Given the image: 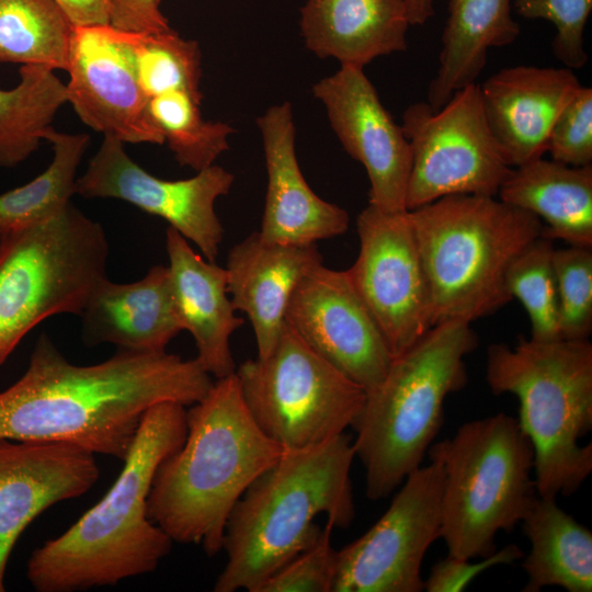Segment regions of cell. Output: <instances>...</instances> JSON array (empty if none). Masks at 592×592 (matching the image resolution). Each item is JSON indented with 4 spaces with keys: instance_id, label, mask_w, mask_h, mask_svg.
<instances>
[{
    "instance_id": "obj_1",
    "label": "cell",
    "mask_w": 592,
    "mask_h": 592,
    "mask_svg": "<svg viewBox=\"0 0 592 592\" xmlns=\"http://www.w3.org/2000/svg\"><path fill=\"white\" fill-rule=\"evenodd\" d=\"M213 384L195 358L166 351L117 350L76 365L43 333L25 373L0 392V439L68 443L124 460L148 409L192 406Z\"/></svg>"
},
{
    "instance_id": "obj_2",
    "label": "cell",
    "mask_w": 592,
    "mask_h": 592,
    "mask_svg": "<svg viewBox=\"0 0 592 592\" xmlns=\"http://www.w3.org/2000/svg\"><path fill=\"white\" fill-rule=\"evenodd\" d=\"M186 430L185 406L166 401L148 409L104 497L32 553L26 577L35 591L111 587L157 569L173 542L149 519L148 494L158 467L183 444Z\"/></svg>"
},
{
    "instance_id": "obj_3",
    "label": "cell",
    "mask_w": 592,
    "mask_h": 592,
    "mask_svg": "<svg viewBox=\"0 0 592 592\" xmlns=\"http://www.w3.org/2000/svg\"><path fill=\"white\" fill-rule=\"evenodd\" d=\"M190 407L185 440L158 467L147 512L173 543L215 556L234 506L285 449L253 421L236 372Z\"/></svg>"
},
{
    "instance_id": "obj_4",
    "label": "cell",
    "mask_w": 592,
    "mask_h": 592,
    "mask_svg": "<svg viewBox=\"0 0 592 592\" xmlns=\"http://www.w3.org/2000/svg\"><path fill=\"white\" fill-rule=\"evenodd\" d=\"M353 440L342 433L321 444L284 451L243 492L227 521V561L215 592H259L295 556L314 545L325 514L348 528L355 516L351 467Z\"/></svg>"
},
{
    "instance_id": "obj_5",
    "label": "cell",
    "mask_w": 592,
    "mask_h": 592,
    "mask_svg": "<svg viewBox=\"0 0 592 592\" xmlns=\"http://www.w3.org/2000/svg\"><path fill=\"white\" fill-rule=\"evenodd\" d=\"M477 346L470 323L432 326L392 357L382 382L365 390L351 428L369 500L387 498L421 466L444 420V401L466 386L465 357Z\"/></svg>"
},
{
    "instance_id": "obj_6",
    "label": "cell",
    "mask_w": 592,
    "mask_h": 592,
    "mask_svg": "<svg viewBox=\"0 0 592 592\" xmlns=\"http://www.w3.org/2000/svg\"><path fill=\"white\" fill-rule=\"evenodd\" d=\"M428 278L431 325L471 323L512 300L506 274L543 223L496 196L460 194L408 210Z\"/></svg>"
},
{
    "instance_id": "obj_7",
    "label": "cell",
    "mask_w": 592,
    "mask_h": 592,
    "mask_svg": "<svg viewBox=\"0 0 592 592\" xmlns=\"http://www.w3.org/2000/svg\"><path fill=\"white\" fill-rule=\"evenodd\" d=\"M486 378L497 395H514L519 423L534 452L536 493H574L592 471V344L588 339L521 340L487 350Z\"/></svg>"
},
{
    "instance_id": "obj_8",
    "label": "cell",
    "mask_w": 592,
    "mask_h": 592,
    "mask_svg": "<svg viewBox=\"0 0 592 592\" xmlns=\"http://www.w3.org/2000/svg\"><path fill=\"white\" fill-rule=\"evenodd\" d=\"M426 454L443 468L440 538L447 556L494 553L497 534L521 524L537 497L533 447L517 419L499 412L468 421Z\"/></svg>"
},
{
    "instance_id": "obj_9",
    "label": "cell",
    "mask_w": 592,
    "mask_h": 592,
    "mask_svg": "<svg viewBox=\"0 0 592 592\" xmlns=\"http://www.w3.org/2000/svg\"><path fill=\"white\" fill-rule=\"evenodd\" d=\"M107 257L102 225L72 203L0 235V366L46 318L82 314L107 278Z\"/></svg>"
},
{
    "instance_id": "obj_10",
    "label": "cell",
    "mask_w": 592,
    "mask_h": 592,
    "mask_svg": "<svg viewBox=\"0 0 592 592\" xmlns=\"http://www.w3.org/2000/svg\"><path fill=\"white\" fill-rule=\"evenodd\" d=\"M236 375L253 421L285 451L318 445L344 433L366 394L286 322L270 355L246 361Z\"/></svg>"
},
{
    "instance_id": "obj_11",
    "label": "cell",
    "mask_w": 592,
    "mask_h": 592,
    "mask_svg": "<svg viewBox=\"0 0 592 592\" xmlns=\"http://www.w3.org/2000/svg\"><path fill=\"white\" fill-rule=\"evenodd\" d=\"M401 128L411 150L407 210L449 195L498 196L512 170L489 130L476 82L437 110L412 103Z\"/></svg>"
},
{
    "instance_id": "obj_12",
    "label": "cell",
    "mask_w": 592,
    "mask_h": 592,
    "mask_svg": "<svg viewBox=\"0 0 592 592\" xmlns=\"http://www.w3.org/2000/svg\"><path fill=\"white\" fill-rule=\"evenodd\" d=\"M401 485L378 521L338 550L332 592L423 591L422 561L441 537L442 465L430 459Z\"/></svg>"
},
{
    "instance_id": "obj_13",
    "label": "cell",
    "mask_w": 592,
    "mask_h": 592,
    "mask_svg": "<svg viewBox=\"0 0 592 592\" xmlns=\"http://www.w3.org/2000/svg\"><path fill=\"white\" fill-rule=\"evenodd\" d=\"M360 250L346 273L396 356L431 327L426 274L408 210L367 205L356 218Z\"/></svg>"
},
{
    "instance_id": "obj_14",
    "label": "cell",
    "mask_w": 592,
    "mask_h": 592,
    "mask_svg": "<svg viewBox=\"0 0 592 592\" xmlns=\"http://www.w3.org/2000/svg\"><path fill=\"white\" fill-rule=\"evenodd\" d=\"M232 173L213 164L184 180L150 174L125 151L118 139L104 136L86 172L77 179L76 194L84 198H116L163 218L204 258L215 262L224 237L215 202L226 195Z\"/></svg>"
},
{
    "instance_id": "obj_15",
    "label": "cell",
    "mask_w": 592,
    "mask_h": 592,
    "mask_svg": "<svg viewBox=\"0 0 592 592\" xmlns=\"http://www.w3.org/2000/svg\"><path fill=\"white\" fill-rule=\"evenodd\" d=\"M285 322L365 390L382 382L394 357L346 270L322 263L310 270L292 294Z\"/></svg>"
},
{
    "instance_id": "obj_16",
    "label": "cell",
    "mask_w": 592,
    "mask_h": 592,
    "mask_svg": "<svg viewBox=\"0 0 592 592\" xmlns=\"http://www.w3.org/2000/svg\"><path fill=\"white\" fill-rule=\"evenodd\" d=\"M66 71L67 102L86 125L123 144H164L118 29L75 26Z\"/></svg>"
},
{
    "instance_id": "obj_17",
    "label": "cell",
    "mask_w": 592,
    "mask_h": 592,
    "mask_svg": "<svg viewBox=\"0 0 592 592\" xmlns=\"http://www.w3.org/2000/svg\"><path fill=\"white\" fill-rule=\"evenodd\" d=\"M312 93L345 151L364 167L368 204L388 213L407 210L410 146L363 68L341 66L314 84Z\"/></svg>"
},
{
    "instance_id": "obj_18",
    "label": "cell",
    "mask_w": 592,
    "mask_h": 592,
    "mask_svg": "<svg viewBox=\"0 0 592 592\" xmlns=\"http://www.w3.org/2000/svg\"><path fill=\"white\" fill-rule=\"evenodd\" d=\"M99 477L94 454L79 446L0 439V592L27 525L52 505L88 492Z\"/></svg>"
},
{
    "instance_id": "obj_19",
    "label": "cell",
    "mask_w": 592,
    "mask_h": 592,
    "mask_svg": "<svg viewBox=\"0 0 592 592\" xmlns=\"http://www.w3.org/2000/svg\"><path fill=\"white\" fill-rule=\"evenodd\" d=\"M257 122L267 173L260 237L266 242L306 246L343 235L350 225L348 212L319 197L301 173L291 104L271 106Z\"/></svg>"
},
{
    "instance_id": "obj_20",
    "label": "cell",
    "mask_w": 592,
    "mask_h": 592,
    "mask_svg": "<svg viewBox=\"0 0 592 592\" xmlns=\"http://www.w3.org/2000/svg\"><path fill=\"white\" fill-rule=\"evenodd\" d=\"M580 86L565 66L526 65L503 68L479 86L489 130L512 168L543 157L555 119Z\"/></svg>"
},
{
    "instance_id": "obj_21",
    "label": "cell",
    "mask_w": 592,
    "mask_h": 592,
    "mask_svg": "<svg viewBox=\"0 0 592 592\" xmlns=\"http://www.w3.org/2000/svg\"><path fill=\"white\" fill-rule=\"evenodd\" d=\"M321 263L316 244L266 242L257 231L230 249L225 267L228 293L234 308L251 322L259 358L275 348L294 289Z\"/></svg>"
},
{
    "instance_id": "obj_22",
    "label": "cell",
    "mask_w": 592,
    "mask_h": 592,
    "mask_svg": "<svg viewBox=\"0 0 592 592\" xmlns=\"http://www.w3.org/2000/svg\"><path fill=\"white\" fill-rule=\"evenodd\" d=\"M87 346L114 344L117 350L162 352L183 325L168 266H152L139 281L106 278L80 315Z\"/></svg>"
},
{
    "instance_id": "obj_23",
    "label": "cell",
    "mask_w": 592,
    "mask_h": 592,
    "mask_svg": "<svg viewBox=\"0 0 592 592\" xmlns=\"http://www.w3.org/2000/svg\"><path fill=\"white\" fill-rule=\"evenodd\" d=\"M166 248L175 305L183 329L194 338L195 360L216 379L234 374L237 367L229 340L243 319L228 296L226 269L204 260L170 226Z\"/></svg>"
},
{
    "instance_id": "obj_24",
    "label": "cell",
    "mask_w": 592,
    "mask_h": 592,
    "mask_svg": "<svg viewBox=\"0 0 592 592\" xmlns=\"http://www.w3.org/2000/svg\"><path fill=\"white\" fill-rule=\"evenodd\" d=\"M409 25L405 0H306L300 10L307 48L341 66L405 50Z\"/></svg>"
},
{
    "instance_id": "obj_25",
    "label": "cell",
    "mask_w": 592,
    "mask_h": 592,
    "mask_svg": "<svg viewBox=\"0 0 592 592\" xmlns=\"http://www.w3.org/2000/svg\"><path fill=\"white\" fill-rule=\"evenodd\" d=\"M498 196L545 221L542 237L592 248V164L535 159L512 168Z\"/></svg>"
},
{
    "instance_id": "obj_26",
    "label": "cell",
    "mask_w": 592,
    "mask_h": 592,
    "mask_svg": "<svg viewBox=\"0 0 592 592\" xmlns=\"http://www.w3.org/2000/svg\"><path fill=\"white\" fill-rule=\"evenodd\" d=\"M512 0H449L442 34L439 68L426 102L442 107L453 93L475 83L490 48L512 44L520 25L511 14Z\"/></svg>"
},
{
    "instance_id": "obj_27",
    "label": "cell",
    "mask_w": 592,
    "mask_h": 592,
    "mask_svg": "<svg viewBox=\"0 0 592 592\" xmlns=\"http://www.w3.org/2000/svg\"><path fill=\"white\" fill-rule=\"evenodd\" d=\"M531 550L523 556L527 576L523 592L558 587L568 592L592 591V533L556 502L536 497L523 517Z\"/></svg>"
},
{
    "instance_id": "obj_28",
    "label": "cell",
    "mask_w": 592,
    "mask_h": 592,
    "mask_svg": "<svg viewBox=\"0 0 592 592\" xmlns=\"http://www.w3.org/2000/svg\"><path fill=\"white\" fill-rule=\"evenodd\" d=\"M19 75L14 88L0 89V168L16 167L32 156L67 103L66 84L55 70L22 65Z\"/></svg>"
},
{
    "instance_id": "obj_29",
    "label": "cell",
    "mask_w": 592,
    "mask_h": 592,
    "mask_svg": "<svg viewBox=\"0 0 592 592\" xmlns=\"http://www.w3.org/2000/svg\"><path fill=\"white\" fill-rule=\"evenodd\" d=\"M50 164L24 185L0 194V235L42 221L62 210L76 194L77 170L89 146L88 134H66L50 126Z\"/></svg>"
},
{
    "instance_id": "obj_30",
    "label": "cell",
    "mask_w": 592,
    "mask_h": 592,
    "mask_svg": "<svg viewBox=\"0 0 592 592\" xmlns=\"http://www.w3.org/2000/svg\"><path fill=\"white\" fill-rule=\"evenodd\" d=\"M73 27L57 0H0V64L66 70Z\"/></svg>"
},
{
    "instance_id": "obj_31",
    "label": "cell",
    "mask_w": 592,
    "mask_h": 592,
    "mask_svg": "<svg viewBox=\"0 0 592 592\" xmlns=\"http://www.w3.org/2000/svg\"><path fill=\"white\" fill-rule=\"evenodd\" d=\"M119 34L148 100L184 91L202 101L201 49L196 41L182 38L172 29L155 33L119 30Z\"/></svg>"
},
{
    "instance_id": "obj_32",
    "label": "cell",
    "mask_w": 592,
    "mask_h": 592,
    "mask_svg": "<svg viewBox=\"0 0 592 592\" xmlns=\"http://www.w3.org/2000/svg\"><path fill=\"white\" fill-rule=\"evenodd\" d=\"M200 105L184 91L166 92L148 101L149 114L177 161L196 172L214 164L228 149L234 133L226 123L204 121Z\"/></svg>"
},
{
    "instance_id": "obj_33",
    "label": "cell",
    "mask_w": 592,
    "mask_h": 592,
    "mask_svg": "<svg viewBox=\"0 0 592 592\" xmlns=\"http://www.w3.org/2000/svg\"><path fill=\"white\" fill-rule=\"evenodd\" d=\"M554 251L553 241L539 237L514 259L506 274L508 291L528 314L531 339L536 341L561 339Z\"/></svg>"
},
{
    "instance_id": "obj_34",
    "label": "cell",
    "mask_w": 592,
    "mask_h": 592,
    "mask_svg": "<svg viewBox=\"0 0 592 592\" xmlns=\"http://www.w3.org/2000/svg\"><path fill=\"white\" fill-rule=\"evenodd\" d=\"M561 339H588L592 331V250L569 246L554 251Z\"/></svg>"
},
{
    "instance_id": "obj_35",
    "label": "cell",
    "mask_w": 592,
    "mask_h": 592,
    "mask_svg": "<svg viewBox=\"0 0 592 592\" xmlns=\"http://www.w3.org/2000/svg\"><path fill=\"white\" fill-rule=\"evenodd\" d=\"M512 4L525 19L546 20L555 25L553 53L565 67L573 70L587 64L583 35L592 0H512Z\"/></svg>"
},
{
    "instance_id": "obj_36",
    "label": "cell",
    "mask_w": 592,
    "mask_h": 592,
    "mask_svg": "<svg viewBox=\"0 0 592 592\" xmlns=\"http://www.w3.org/2000/svg\"><path fill=\"white\" fill-rule=\"evenodd\" d=\"M333 528L327 520L317 542L272 574L259 592H332L338 553L331 545Z\"/></svg>"
},
{
    "instance_id": "obj_37",
    "label": "cell",
    "mask_w": 592,
    "mask_h": 592,
    "mask_svg": "<svg viewBox=\"0 0 592 592\" xmlns=\"http://www.w3.org/2000/svg\"><path fill=\"white\" fill-rule=\"evenodd\" d=\"M553 160L572 166L592 164V89L580 86L550 129L547 150Z\"/></svg>"
},
{
    "instance_id": "obj_38",
    "label": "cell",
    "mask_w": 592,
    "mask_h": 592,
    "mask_svg": "<svg viewBox=\"0 0 592 592\" xmlns=\"http://www.w3.org/2000/svg\"><path fill=\"white\" fill-rule=\"evenodd\" d=\"M523 556V550L514 544H509L499 551L482 557L477 562L447 556L432 567L428 579L423 581V590L426 592H460L485 570L499 565L513 563L521 560Z\"/></svg>"
},
{
    "instance_id": "obj_39",
    "label": "cell",
    "mask_w": 592,
    "mask_h": 592,
    "mask_svg": "<svg viewBox=\"0 0 592 592\" xmlns=\"http://www.w3.org/2000/svg\"><path fill=\"white\" fill-rule=\"evenodd\" d=\"M109 24L130 32H163L170 30L160 10V0H110Z\"/></svg>"
},
{
    "instance_id": "obj_40",
    "label": "cell",
    "mask_w": 592,
    "mask_h": 592,
    "mask_svg": "<svg viewBox=\"0 0 592 592\" xmlns=\"http://www.w3.org/2000/svg\"><path fill=\"white\" fill-rule=\"evenodd\" d=\"M73 26L109 24L110 0H57Z\"/></svg>"
},
{
    "instance_id": "obj_41",
    "label": "cell",
    "mask_w": 592,
    "mask_h": 592,
    "mask_svg": "<svg viewBox=\"0 0 592 592\" xmlns=\"http://www.w3.org/2000/svg\"><path fill=\"white\" fill-rule=\"evenodd\" d=\"M410 25H423L434 14V0H405Z\"/></svg>"
}]
</instances>
